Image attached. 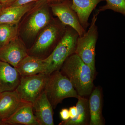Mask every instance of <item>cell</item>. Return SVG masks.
Returning a JSON list of instances; mask_svg holds the SVG:
<instances>
[{
  "instance_id": "cell-1",
  "label": "cell",
  "mask_w": 125,
  "mask_h": 125,
  "mask_svg": "<svg viewBox=\"0 0 125 125\" xmlns=\"http://www.w3.org/2000/svg\"><path fill=\"white\" fill-rule=\"evenodd\" d=\"M60 71L69 79L79 96H89L94 89V76L89 66L76 53L66 60Z\"/></svg>"
},
{
  "instance_id": "cell-2",
  "label": "cell",
  "mask_w": 125,
  "mask_h": 125,
  "mask_svg": "<svg viewBox=\"0 0 125 125\" xmlns=\"http://www.w3.org/2000/svg\"><path fill=\"white\" fill-rule=\"evenodd\" d=\"M66 30V25L58 18H53L40 31L33 45L28 49V54L43 60L46 58L62 38Z\"/></svg>"
},
{
  "instance_id": "cell-3",
  "label": "cell",
  "mask_w": 125,
  "mask_h": 125,
  "mask_svg": "<svg viewBox=\"0 0 125 125\" xmlns=\"http://www.w3.org/2000/svg\"><path fill=\"white\" fill-rule=\"evenodd\" d=\"M79 36L78 33L73 28L66 26V30L62 38L51 54L43 59L46 64V74L49 75L54 71L60 70L66 60L75 53Z\"/></svg>"
},
{
  "instance_id": "cell-4",
  "label": "cell",
  "mask_w": 125,
  "mask_h": 125,
  "mask_svg": "<svg viewBox=\"0 0 125 125\" xmlns=\"http://www.w3.org/2000/svg\"><path fill=\"white\" fill-rule=\"evenodd\" d=\"M44 91L54 109L65 99H77L79 96L69 79L60 70L48 75Z\"/></svg>"
},
{
  "instance_id": "cell-5",
  "label": "cell",
  "mask_w": 125,
  "mask_h": 125,
  "mask_svg": "<svg viewBox=\"0 0 125 125\" xmlns=\"http://www.w3.org/2000/svg\"><path fill=\"white\" fill-rule=\"evenodd\" d=\"M23 27V34L28 39L36 38L53 19L52 14L47 0L38 1L29 11Z\"/></svg>"
},
{
  "instance_id": "cell-6",
  "label": "cell",
  "mask_w": 125,
  "mask_h": 125,
  "mask_svg": "<svg viewBox=\"0 0 125 125\" xmlns=\"http://www.w3.org/2000/svg\"><path fill=\"white\" fill-rule=\"evenodd\" d=\"M98 14H94L88 31L82 36H79L75 53L92 70L94 75L96 73L95 56L96 42L98 38V27L96 24Z\"/></svg>"
},
{
  "instance_id": "cell-7",
  "label": "cell",
  "mask_w": 125,
  "mask_h": 125,
  "mask_svg": "<svg viewBox=\"0 0 125 125\" xmlns=\"http://www.w3.org/2000/svg\"><path fill=\"white\" fill-rule=\"evenodd\" d=\"M45 73L21 77L16 90L22 101L33 103L44 91L48 76Z\"/></svg>"
},
{
  "instance_id": "cell-8",
  "label": "cell",
  "mask_w": 125,
  "mask_h": 125,
  "mask_svg": "<svg viewBox=\"0 0 125 125\" xmlns=\"http://www.w3.org/2000/svg\"><path fill=\"white\" fill-rule=\"evenodd\" d=\"M72 0H65L49 5L52 14L57 16L63 24L73 28L81 37L84 34L86 30L81 24L77 14L72 8Z\"/></svg>"
},
{
  "instance_id": "cell-9",
  "label": "cell",
  "mask_w": 125,
  "mask_h": 125,
  "mask_svg": "<svg viewBox=\"0 0 125 125\" xmlns=\"http://www.w3.org/2000/svg\"><path fill=\"white\" fill-rule=\"evenodd\" d=\"M28 55V49L18 36L0 48V61L15 68Z\"/></svg>"
},
{
  "instance_id": "cell-10",
  "label": "cell",
  "mask_w": 125,
  "mask_h": 125,
  "mask_svg": "<svg viewBox=\"0 0 125 125\" xmlns=\"http://www.w3.org/2000/svg\"><path fill=\"white\" fill-rule=\"evenodd\" d=\"M34 114L39 125H54L53 108L44 91L32 104Z\"/></svg>"
},
{
  "instance_id": "cell-11",
  "label": "cell",
  "mask_w": 125,
  "mask_h": 125,
  "mask_svg": "<svg viewBox=\"0 0 125 125\" xmlns=\"http://www.w3.org/2000/svg\"><path fill=\"white\" fill-rule=\"evenodd\" d=\"M21 77L16 68L0 61V90L1 93L15 90Z\"/></svg>"
},
{
  "instance_id": "cell-12",
  "label": "cell",
  "mask_w": 125,
  "mask_h": 125,
  "mask_svg": "<svg viewBox=\"0 0 125 125\" xmlns=\"http://www.w3.org/2000/svg\"><path fill=\"white\" fill-rule=\"evenodd\" d=\"M4 123L5 125H39L34 114L32 104L25 102Z\"/></svg>"
},
{
  "instance_id": "cell-13",
  "label": "cell",
  "mask_w": 125,
  "mask_h": 125,
  "mask_svg": "<svg viewBox=\"0 0 125 125\" xmlns=\"http://www.w3.org/2000/svg\"><path fill=\"white\" fill-rule=\"evenodd\" d=\"M24 102L16 90L1 93L0 95V119L4 123Z\"/></svg>"
},
{
  "instance_id": "cell-14",
  "label": "cell",
  "mask_w": 125,
  "mask_h": 125,
  "mask_svg": "<svg viewBox=\"0 0 125 125\" xmlns=\"http://www.w3.org/2000/svg\"><path fill=\"white\" fill-rule=\"evenodd\" d=\"M88 99L90 120L89 125H105L102 115L103 98L102 88H94Z\"/></svg>"
},
{
  "instance_id": "cell-15",
  "label": "cell",
  "mask_w": 125,
  "mask_h": 125,
  "mask_svg": "<svg viewBox=\"0 0 125 125\" xmlns=\"http://www.w3.org/2000/svg\"><path fill=\"white\" fill-rule=\"evenodd\" d=\"M38 1L19 6L4 7L0 11V24H19L23 16L32 9Z\"/></svg>"
},
{
  "instance_id": "cell-16",
  "label": "cell",
  "mask_w": 125,
  "mask_h": 125,
  "mask_svg": "<svg viewBox=\"0 0 125 125\" xmlns=\"http://www.w3.org/2000/svg\"><path fill=\"white\" fill-rule=\"evenodd\" d=\"M16 68L21 77L46 74L47 71L46 64L43 60L29 55L23 59Z\"/></svg>"
},
{
  "instance_id": "cell-17",
  "label": "cell",
  "mask_w": 125,
  "mask_h": 125,
  "mask_svg": "<svg viewBox=\"0 0 125 125\" xmlns=\"http://www.w3.org/2000/svg\"><path fill=\"white\" fill-rule=\"evenodd\" d=\"M105 0H72V8L78 15L82 27L86 30L89 19L93 10L101 1Z\"/></svg>"
},
{
  "instance_id": "cell-18",
  "label": "cell",
  "mask_w": 125,
  "mask_h": 125,
  "mask_svg": "<svg viewBox=\"0 0 125 125\" xmlns=\"http://www.w3.org/2000/svg\"><path fill=\"white\" fill-rule=\"evenodd\" d=\"M76 104L77 114L75 117L62 121L60 125H88L90 120L89 101L86 97L79 96Z\"/></svg>"
},
{
  "instance_id": "cell-19",
  "label": "cell",
  "mask_w": 125,
  "mask_h": 125,
  "mask_svg": "<svg viewBox=\"0 0 125 125\" xmlns=\"http://www.w3.org/2000/svg\"><path fill=\"white\" fill-rule=\"evenodd\" d=\"M18 24H0V48L18 36Z\"/></svg>"
},
{
  "instance_id": "cell-20",
  "label": "cell",
  "mask_w": 125,
  "mask_h": 125,
  "mask_svg": "<svg viewBox=\"0 0 125 125\" xmlns=\"http://www.w3.org/2000/svg\"><path fill=\"white\" fill-rule=\"evenodd\" d=\"M106 3L105 5L101 6L96 13L99 14L107 10H111L115 12L125 15V0H105Z\"/></svg>"
},
{
  "instance_id": "cell-21",
  "label": "cell",
  "mask_w": 125,
  "mask_h": 125,
  "mask_svg": "<svg viewBox=\"0 0 125 125\" xmlns=\"http://www.w3.org/2000/svg\"><path fill=\"white\" fill-rule=\"evenodd\" d=\"M39 0H15L9 6H19Z\"/></svg>"
},
{
  "instance_id": "cell-22",
  "label": "cell",
  "mask_w": 125,
  "mask_h": 125,
  "mask_svg": "<svg viewBox=\"0 0 125 125\" xmlns=\"http://www.w3.org/2000/svg\"><path fill=\"white\" fill-rule=\"evenodd\" d=\"M60 114L61 118L62 121H66L70 118L69 110L67 108H63L62 109Z\"/></svg>"
},
{
  "instance_id": "cell-23",
  "label": "cell",
  "mask_w": 125,
  "mask_h": 125,
  "mask_svg": "<svg viewBox=\"0 0 125 125\" xmlns=\"http://www.w3.org/2000/svg\"><path fill=\"white\" fill-rule=\"evenodd\" d=\"M70 114V118L75 117L77 114V109L76 106L71 107L69 109Z\"/></svg>"
},
{
  "instance_id": "cell-24",
  "label": "cell",
  "mask_w": 125,
  "mask_h": 125,
  "mask_svg": "<svg viewBox=\"0 0 125 125\" xmlns=\"http://www.w3.org/2000/svg\"><path fill=\"white\" fill-rule=\"evenodd\" d=\"M15 0H0V2L4 7H7L10 5Z\"/></svg>"
},
{
  "instance_id": "cell-25",
  "label": "cell",
  "mask_w": 125,
  "mask_h": 125,
  "mask_svg": "<svg viewBox=\"0 0 125 125\" xmlns=\"http://www.w3.org/2000/svg\"><path fill=\"white\" fill-rule=\"evenodd\" d=\"M65 0H47L49 4H54L62 2Z\"/></svg>"
},
{
  "instance_id": "cell-26",
  "label": "cell",
  "mask_w": 125,
  "mask_h": 125,
  "mask_svg": "<svg viewBox=\"0 0 125 125\" xmlns=\"http://www.w3.org/2000/svg\"><path fill=\"white\" fill-rule=\"evenodd\" d=\"M4 6H3V5L0 2V11H1V10H2V9L4 8Z\"/></svg>"
},
{
  "instance_id": "cell-27",
  "label": "cell",
  "mask_w": 125,
  "mask_h": 125,
  "mask_svg": "<svg viewBox=\"0 0 125 125\" xmlns=\"http://www.w3.org/2000/svg\"><path fill=\"white\" fill-rule=\"evenodd\" d=\"M0 125H5L2 121L0 119Z\"/></svg>"
},
{
  "instance_id": "cell-28",
  "label": "cell",
  "mask_w": 125,
  "mask_h": 125,
  "mask_svg": "<svg viewBox=\"0 0 125 125\" xmlns=\"http://www.w3.org/2000/svg\"><path fill=\"white\" fill-rule=\"evenodd\" d=\"M1 92L0 90V95L1 94Z\"/></svg>"
}]
</instances>
